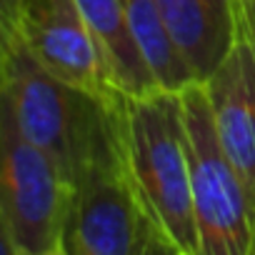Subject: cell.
I'll return each mask as SVG.
<instances>
[{
  "instance_id": "6",
  "label": "cell",
  "mask_w": 255,
  "mask_h": 255,
  "mask_svg": "<svg viewBox=\"0 0 255 255\" xmlns=\"http://www.w3.org/2000/svg\"><path fill=\"white\" fill-rule=\"evenodd\" d=\"M13 30L55 78L95 98H115L103 50L75 0H13Z\"/></svg>"
},
{
  "instance_id": "4",
  "label": "cell",
  "mask_w": 255,
  "mask_h": 255,
  "mask_svg": "<svg viewBox=\"0 0 255 255\" xmlns=\"http://www.w3.org/2000/svg\"><path fill=\"white\" fill-rule=\"evenodd\" d=\"M68 203V180L20 130L0 85V213L13 228L20 255H60Z\"/></svg>"
},
{
  "instance_id": "3",
  "label": "cell",
  "mask_w": 255,
  "mask_h": 255,
  "mask_svg": "<svg viewBox=\"0 0 255 255\" xmlns=\"http://www.w3.org/2000/svg\"><path fill=\"white\" fill-rule=\"evenodd\" d=\"M178 93L200 255H250L248 198L218 138L205 85L193 80Z\"/></svg>"
},
{
  "instance_id": "5",
  "label": "cell",
  "mask_w": 255,
  "mask_h": 255,
  "mask_svg": "<svg viewBox=\"0 0 255 255\" xmlns=\"http://www.w3.org/2000/svg\"><path fill=\"white\" fill-rule=\"evenodd\" d=\"M60 255H175L133 185L125 158L88 170L70 188Z\"/></svg>"
},
{
  "instance_id": "11",
  "label": "cell",
  "mask_w": 255,
  "mask_h": 255,
  "mask_svg": "<svg viewBox=\"0 0 255 255\" xmlns=\"http://www.w3.org/2000/svg\"><path fill=\"white\" fill-rule=\"evenodd\" d=\"M238 28L255 58V0H238Z\"/></svg>"
},
{
  "instance_id": "7",
  "label": "cell",
  "mask_w": 255,
  "mask_h": 255,
  "mask_svg": "<svg viewBox=\"0 0 255 255\" xmlns=\"http://www.w3.org/2000/svg\"><path fill=\"white\" fill-rule=\"evenodd\" d=\"M203 85L218 138L248 198L250 255H255V58L243 35H238L228 58Z\"/></svg>"
},
{
  "instance_id": "12",
  "label": "cell",
  "mask_w": 255,
  "mask_h": 255,
  "mask_svg": "<svg viewBox=\"0 0 255 255\" xmlns=\"http://www.w3.org/2000/svg\"><path fill=\"white\" fill-rule=\"evenodd\" d=\"M10 13H13V0H0V85H3V65H5V48L10 38Z\"/></svg>"
},
{
  "instance_id": "10",
  "label": "cell",
  "mask_w": 255,
  "mask_h": 255,
  "mask_svg": "<svg viewBox=\"0 0 255 255\" xmlns=\"http://www.w3.org/2000/svg\"><path fill=\"white\" fill-rule=\"evenodd\" d=\"M120 3L125 8L128 23H130L135 40H138L155 80L160 83V88L180 90L183 85L193 83V75H190L185 60L180 58L173 40L168 38V30L163 25L155 0H120Z\"/></svg>"
},
{
  "instance_id": "9",
  "label": "cell",
  "mask_w": 255,
  "mask_h": 255,
  "mask_svg": "<svg viewBox=\"0 0 255 255\" xmlns=\"http://www.w3.org/2000/svg\"><path fill=\"white\" fill-rule=\"evenodd\" d=\"M75 3L80 13L85 15L103 50L110 78L120 93L130 95V98H140L155 90H165L155 80L135 40V33L130 23H128V15H125V8L120 0H75Z\"/></svg>"
},
{
  "instance_id": "1",
  "label": "cell",
  "mask_w": 255,
  "mask_h": 255,
  "mask_svg": "<svg viewBox=\"0 0 255 255\" xmlns=\"http://www.w3.org/2000/svg\"><path fill=\"white\" fill-rule=\"evenodd\" d=\"M3 85L20 130L50 155L70 188L88 170L123 158L125 93L105 100L63 83L28 53L13 25Z\"/></svg>"
},
{
  "instance_id": "2",
  "label": "cell",
  "mask_w": 255,
  "mask_h": 255,
  "mask_svg": "<svg viewBox=\"0 0 255 255\" xmlns=\"http://www.w3.org/2000/svg\"><path fill=\"white\" fill-rule=\"evenodd\" d=\"M123 158L153 223L175 255H200L178 90L125 95Z\"/></svg>"
},
{
  "instance_id": "8",
  "label": "cell",
  "mask_w": 255,
  "mask_h": 255,
  "mask_svg": "<svg viewBox=\"0 0 255 255\" xmlns=\"http://www.w3.org/2000/svg\"><path fill=\"white\" fill-rule=\"evenodd\" d=\"M155 5L193 80L205 83L240 35L238 0H155Z\"/></svg>"
},
{
  "instance_id": "13",
  "label": "cell",
  "mask_w": 255,
  "mask_h": 255,
  "mask_svg": "<svg viewBox=\"0 0 255 255\" xmlns=\"http://www.w3.org/2000/svg\"><path fill=\"white\" fill-rule=\"evenodd\" d=\"M0 255H20L18 240L13 235V228L8 223V218L0 213Z\"/></svg>"
}]
</instances>
